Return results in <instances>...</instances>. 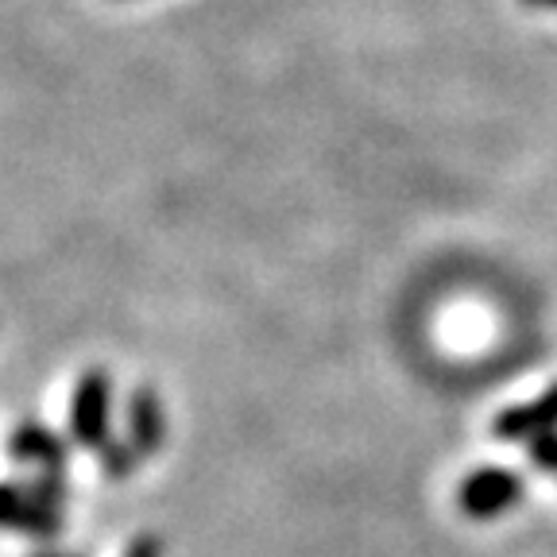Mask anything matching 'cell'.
Here are the masks:
<instances>
[{"label": "cell", "mask_w": 557, "mask_h": 557, "mask_svg": "<svg viewBox=\"0 0 557 557\" xmlns=\"http://www.w3.org/2000/svg\"><path fill=\"white\" fill-rule=\"evenodd\" d=\"M515 496H519V480H515L511 472L487 469V472H476L469 484H461V507L469 515H476V519L511 507Z\"/></svg>", "instance_id": "6da1fadb"}, {"label": "cell", "mask_w": 557, "mask_h": 557, "mask_svg": "<svg viewBox=\"0 0 557 557\" xmlns=\"http://www.w3.org/2000/svg\"><path fill=\"white\" fill-rule=\"evenodd\" d=\"M104 414H109V380L101 372H89L74 395V430L78 442L94 445L104 434Z\"/></svg>", "instance_id": "7a4b0ae2"}, {"label": "cell", "mask_w": 557, "mask_h": 557, "mask_svg": "<svg viewBox=\"0 0 557 557\" xmlns=\"http://www.w3.org/2000/svg\"><path fill=\"white\" fill-rule=\"evenodd\" d=\"M557 422V387L546 392L539 399V407H522L511 410V414L499 418V437H527V434H539V430L554 426Z\"/></svg>", "instance_id": "3957f363"}, {"label": "cell", "mask_w": 557, "mask_h": 557, "mask_svg": "<svg viewBox=\"0 0 557 557\" xmlns=\"http://www.w3.org/2000/svg\"><path fill=\"white\" fill-rule=\"evenodd\" d=\"M0 527H12V531H51V515H44L35 504H20L12 487H0Z\"/></svg>", "instance_id": "277c9868"}, {"label": "cell", "mask_w": 557, "mask_h": 557, "mask_svg": "<svg viewBox=\"0 0 557 557\" xmlns=\"http://www.w3.org/2000/svg\"><path fill=\"white\" fill-rule=\"evenodd\" d=\"M16 453L20 457H44V461H59V445H51L44 437V430H24L16 437Z\"/></svg>", "instance_id": "5b68a950"}, {"label": "cell", "mask_w": 557, "mask_h": 557, "mask_svg": "<svg viewBox=\"0 0 557 557\" xmlns=\"http://www.w3.org/2000/svg\"><path fill=\"white\" fill-rule=\"evenodd\" d=\"M151 430L159 434V407L148 395H136V437L144 449H151Z\"/></svg>", "instance_id": "8992f818"}, {"label": "cell", "mask_w": 557, "mask_h": 557, "mask_svg": "<svg viewBox=\"0 0 557 557\" xmlns=\"http://www.w3.org/2000/svg\"><path fill=\"white\" fill-rule=\"evenodd\" d=\"M128 557H159V546H156V542L144 539V542H136V546H132Z\"/></svg>", "instance_id": "52a82bcc"}, {"label": "cell", "mask_w": 557, "mask_h": 557, "mask_svg": "<svg viewBox=\"0 0 557 557\" xmlns=\"http://www.w3.org/2000/svg\"><path fill=\"white\" fill-rule=\"evenodd\" d=\"M522 4H531V9H557V0H522Z\"/></svg>", "instance_id": "ba28073f"}]
</instances>
